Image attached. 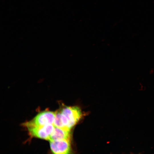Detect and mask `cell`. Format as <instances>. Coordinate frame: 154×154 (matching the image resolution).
<instances>
[{
  "label": "cell",
  "instance_id": "cell-5",
  "mask_svg": "<svg viewBox=\"0 0 154 154\" xmlns=\"http://www.w3.org/2000/svg\"><path fill=\"white\" fill-rule=\"evenodd\" d=\"M70 129L66 128L55 127L50 137V141L63 139H70Z\"/></svg>",
  "mask_w": 154,
  "mask_h": 154
},
{
  "label": "cell",
  "instance_id": "cell-2",
  "mask_svg": "<svg viewBox=\"0 0 154 154\" xmlns=\"http://www.w3.org/2000/svg\"><path fill=\"white\" fill-rule=\"evenodd\" d=\"M56 112L46 111L38 114L33 119L25 123L24 125L27 128L53 124Z\"/></svg>",
  "mask_w": 154,
  "mask_h": 154
},
{
  "label": "cell",
  "instance_id": "cell-6",
  "mask_svg": "<svg viewBox=\"0 0 154 154\" xmlns=\"http://www.w3.org/2000/svg\"><path fill=\"white\" fill-rule=\"evenodd\" d=\"M54 120L53 123L54 127L59 128H64L62 122L61 112L56 111Z\"/></svg>",
  "mask_w": 154,
  "mask_h": 154
},
{
  "label": "cell",
  "instance_id": "cell-4",
  "mask_svg": "<svg viewBox=\"0 0 154 154\" xmlns=\"http://www.w3.org/2000/svg\"><path fill=\"white\" fill-rule=\"evenodd\" d=\"M50 146L51 151L54 154H68L70 151L69 139L50 141Z\"/></svg>",
  "mask_w": 154,
  "mask_h": 154
},
{
  "label": "cell",
  "instance_id": "cell-3",
  "mask_svg": "<svg viewBox=\"0 0 154 154\" xmlns=\"http://www.w3.org/2000/svg\"><path fill=\"white\" fill-rule=\"evenodd\" d=\"M53 124L28 127L30 135L33 137L49 140L54 128Z\"/></svg>",
  "mask_w": 154,
  "mask_h": 154
},
{
  "label": "cell",
  "instance_id": "cell-1",
  "mask_svg": "<svg viewBox=\"0 0 154 154\" xmlns=\"http://www.w3.org/2000/svg\"><path fill=\"white\" fill-rule=\"evenodd\" d=\"M62 122L65 127L70 129L79 121L82 114L81 110L77 106H66L60 112Z\"/></svg>",
  "mask_w": 154,
  "mask_h": 154
}]
</instances>
